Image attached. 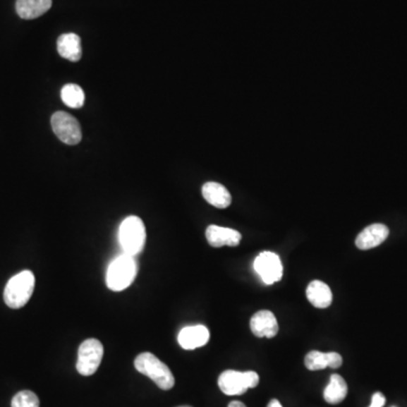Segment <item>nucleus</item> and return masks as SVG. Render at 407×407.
I'll list each match as a JSON object with an SVG mask.
<instances>
[{
  "label": "nucleus",
  "mask_w": 407,
  "mask_h": 407,
  "mask_svg": "<svg viewBox=\"0 0 407 407\" xmlns=\"http://www.w3.org/2000/svg\"><path fill=\"white\" fill-rule=\"evenodd\" d=\"M137 262L134 256L123 255L116 257L107 269V286L114 292L129 288L137 277Z\"/></svg>",
  "instance_id": "nucleus-1"
},
{
  "label": "nucleus",
  "mask_w": 407,
  "mask_h": 407,
  "mask_svg": "<svg viewBox=\"0 0 407 407\" xmlns=\"http://www.w3.org/2000/svg\"><path fill=\"white\" fill-rule=\"evenodd\" d=\"M209 341V331L204 324L187 326L180 331L178 342L183 350L202 348Z\"/></svg>",
  "instance_id": "nucleus-10"
},
{
  "label": "nucleus",
  "mask_w": 407,
  "mask_h": 407,
  "mask_svg": "<svg viewBox=\"0 0 407 407\" xmlns=\"http://www.w3.org/2000/svg\"><path fill=\"white\" fill-rule=\"evenodd\" d=\"M206 239L214 248H221L224 245L236 247L241 241V234L233 229L209 225L206 230Z\"/></svg>",
  "instance_id": "nucleus-11"
},
{
  "label": "nucleus",
  "mask_w": 407,
  "mask_h": 407,
  "mask_svg": "<svg viewBox=\"0 0 407 407\" xmlns=\"http://www.w3.org/2000/svg\"><path fill=\"white\" fill-rule=\"evenodd\" d=\"M348 395V384L339 375H333L327 387L324 388V399L329 404H339Z\"/></svg>",
  "instance_id": "nucleus-18"
},
{
  "label": "nucleus",
  "mask_w": 407,
  "mask_h": 407,
  "mask_svg": "<svg viewBox=\"0 0 407 407\" xmlns=\"http://www.w3.org/2000/svg\"><path fill=\"white\" fill-rule=\"evenodd\" d=\"M179 407H191V406H179Z\"/></svg>",
  "instance_id": "nucleus-25"
},
{
  "label": "nucleus",
  "mask_w": 407,
  "mask_h": 407,
  "mask_svg": "<svg viewBox=\"0 0 407 407\" xmlns=\"http://www.w3.org/2000/svg\"><path fill=\"white\" fill-rule=\"evenodd\" d=\"M307 298L313 307L324 309L332 305L333 294L331 288L322 281H312L308 285Z\"/></svg>",
  "instance_id": "nucleus-17"
},
{
  "label": "nucleus",
  "mask_w": 407,
  "mask_h": 407,
  "mask_svg": "<svg viewBox=\"0 0 407 407\" xmlns=\"http://www.w3.org/2000/svg\"><path fill=\"white\" fill-rule=\"evenodd\" d=\"M250 329L255 336L273 339L279 333V322L272 311H258L251 318Z\"/></svg>",
  "instance_id": "nucleus-9"
},
{
  "label": "nucleus",
  "mask_w": 407,
  "mask_h": 407,
  "mask_svg": "<svg viewBox=\"0 0 407 407\" xmlns=\"http://www.w3.org/2000/svg\"><path fill=\"white\" fill-rule=\"evenodd\" d=\"M61 99L69 108L78 109L84 106L85 95L80 86L76 84H67L61 90Z\"/></svg>",
  "instance_id": "nucleus-19"
},
{
  "label": "nucleus",
  "mask_w": 407,
  "mask_h": 407,
  "mask_svg": "<svg viewBox=\"0 0 407 407\" xmlns=\"http://www.w3.org/2000/svg\"><path fill=\"white\" fill-rule=\"evenodd\" d=\"M260 384V376L255 371L240 372L226 370L219 377V387L222 393L229 396L243 395L249 388H255Z\"/></svg>",
  "instance_id": "nucleus-5"
},
{
  "label": "nucleus",
  "mask_w": 407,
  "mask_h": 407,
  "mask_svg": "<svg viewBox=\"0 0 407 407\" xmlns=\"http://www.w3.org/2000/svg\"><path fill=\"white\" fill-rule=\"evenodd\" d=\"M134 365L138 372L152 379L161 389L169 390L174 388L176 380L171 370L154 354L150 352L140 353L135 359Z\"/></svg>",
  "instance_id": "nucleus-3"
},
{
  "label": "nucleus",
  "mask_w": 407,
  "mask_h": 407,
  "mask_svg": "<svg viewBox=\"0 0 407 407\" xmlns=\"http://www.w3.org/2000/svg\"><path fill=\"white\" fill-rule=\"evenodd\" d=\"M118 238L125 254L137 256L145 247L146 229L144 222L134 215L126 217L120 224Z\"/></svg>",
  "instance_id": "nucleus-4"
},
{
  "label": "nucleus",
  "mask_w": 407,
  "mask_h": 407,
  "mask_svg": "<svg viewBox=\"0 0 407 407\" xmlns=\"http://www.w3.org/2000/svg\"><path fill=\"white\" fill-rule=\"evenodd\" d=\"M389 236V229L384 224L369 225L362 231L356 240V245L361 250H369L382 245Z\"/></svg>",
  "instance_id": "nucleus-12"
},
{
  "label": "nucleus",
  "mask_w": 407,
  "mask_h": 407,
  "mask_svg": "<svg viewBox=\"0 0 407 407\" xmlns=\"http://www.w3.org/2000/svg\"><path fill=\"white\" fill-rule=\"evenodd\" d=\"M58 54L65 59L77 63L82 58L80 37L75 33L60 35L57 41Z\"/></svg>",
  "instance_id": "nucleus-15"
},
{
  "label": "nucleus",
  "mask_w": 407,
  "mask_h": 407,
  "mask_svg": "<svg viewBox=\"0 0 407 407\" xmlns=\"http://www.w3.org/2000/svg\"><path fill=\"white\" fill-rule=\"evenodd\" d=\"M369 407H382V406H379V405L372 404V403H371V405Z\"/></svg>",
  "instance_id": "nucleus-24"
},
{
  "label": "nucleus",
  "mask_w": 407,
  "mask_h": 407,
  "mask_svg": "<svg viewBox=\"0 0 407 407\" xmlns=\"http://www.w3.org/2000/svg\"><path fill=\"white\" fill-rule=\"evenodd\" d=\"M51 127L56 136L67 145H76L82 140L80 123L67 112L58 111L52 114Z\"/></svg>",
  "instance_id": "nucleus-7"
},
{
  "label": "nucleus",
  "mask_w": 407,
  "mask_h": 407,
  "mask_svg": "<svg viewBox=\"0 0 407 407\" xmlns=\"http://www.w3.org/2000/svg\"><path fill=\"white\" fill-rule=\"evenodd\" d=\"M12 407H40V401L31 390H22L13 397Z\"/></svg>",
  "instance_id": "nucleus-20"
},
{
  "label": "nucleus",
  "mask_w": 407,
  "mask_h": 407,
  "mask_svg": "<svg viewBox=\"0 0 407 407\" xmlns=\"http://www.w3.org/2000/svg\"><path fill=\"white\" fill-rule=\"evenodd\" d=\"M228 407H247V406H245V405L243 404V403H241V401H231Z\"/></svg>",
  "instance_id": "nucleus-22"
},
{
  "label": "nucleus",
  "mask_w": 407,
  "mask_h": 407,
  "mask_svg": "<svg viewBox=\"0 0 407 407\" xmlns=\"http://www.w3.org/2000/svg\"><path fill=\"white\" fill-rule=\"evenodd\" d=\"M52 0H18L16 12L23 20H35L51 8Z\"/></svg>",
  "instance_id": "nucleus-16"
},
{
  "label": "nucleus",
  "mask_w": 407,
  "mask_h": 407,
  "mask_svg": "<svg viewBox=\"0 0 407 407\" xmlns=\"http://www.w3.org/2000/svg\"><path fill=\"white\" fill-rule=\"evenodd\" d=\"M103 353L104 348L100 341L95 339L84 341L78 348L76 363L78 373L86 377L95 375L102 362Z\"/></svg>",
  "instance_id": "nucleus-6"
},
{
  "label": "nucleus",
  "mask_w": 407,
  "mask_h": 407,
  "mask_svg": "<svg viewBox=\"0 0 407 407\" xmlns=\"http://www.w3.org/2000/svg\"><path fill=\"white\" fill-rule=\"evenodd\" d=\"M372 404L379 405V406L384 407V403H386V399L382 393H376L372 396V401H371Z\"/></svg>",
  "instance_id": "nucleus-21"
},
{
  "label": "nucleus",
  "mask_w": 407,
  "mask_h": 407,
  "mask_svg": "<svg viewBox=\"0 0 407 407\" xmlns=\"http://www.w3.org/2000/svg\"><path fill=\"white\" fill-rule=\"evenodd\" d=\"M35 286V274L23 271L9 279L4 290V301L12 309H20L31 299Z\"/></svg>",
  "instance_id": "nucleus-2"
},
{
  "label": "nucleus",
  "mask_w": 407,
  "mask_h": 407,
  "mask_svg": "<svg viewBox=\"0 0 407 407\" xmlns=\"http://www.w3.org/2000/svg\"><path fill=\"white\" fill-rule=\"evenodd\" d=\"M202 193L206 202L214 207L226 208L232 202V197L228 189L221 183H213V181L206 183L202 186Z\"/></svg>",
  "instance_id": "nucleus-14"
},
{
  "label": "nucleus",
  "mask_w": 407,
  "mask_h": 407,
  "mask_svg": "<svg viewBox=\"0 0 407 407\" xmlns=\"http://www.w3.org/2000/svg\"><path fill=\"white\" fill-rule=\"evenodd\" d=\"M343 363L342 356L336 352L324 353L319 351H311L305 356V365L311 371L322 370L326 367L337 369Z\"/></svg>",
  "instance_id": "nucleus-13"
},
{
  "label": "nucleus",
  "mask_w": 407,
  "mask_h": 407,
  "mask_svg": "<svg viewBox=\"0 0 407 407\" xmlns=\"http://www.w3.org/2000/svg\"><path fill=\"white\" fill-rule=\"evenodd\" d=\"M254 268L265 284H274L282 279V262L275 253H272V251L260 253L255 260Z\"/></svg>",
  "instance_id": "nucleus-8"
},
{
  "label": "nucleus",
  "mask_w": 407,
  "mask_h": 407,
  "mask_svg": "<svg viewBox=\"0 0 407 407\" xmlns=\"http://www.w3.org/2000/svg\"><path fill=\"white\" fill-rule=\"evenodd\" d=\"M267 407H283L277 399H272Z\"/></svg>",
  "instance_id": "nucleus-23"
}]
</instances>
